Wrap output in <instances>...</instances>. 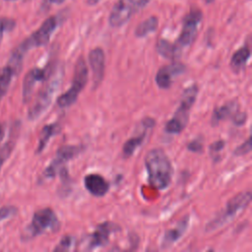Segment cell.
Masks as SVG:
<instances>
[{
    "label": "cell",
    "instance_id": "cell-26",
    "mask_svg": "<svg viewBox=\"0 0 252 252\" xmlns=\"http://www.w3.org/2000/svg\"><path fill=\"white\" fill-rule=\"evenodd\" d=\"M74 239L70 235H65L64 237L61 238L57 246L54 248V251H67L70 250L71 247L73 246Z\"/></svg>",
    "mask_w": 252,
    "mask_h": 252
},
{
    "label": "cell",
    "instance_id": "cell-27",
    "mask_svg": "<svg viewBox=\"0 0 252 252\" xmlns=\"http://www.w3.org/2000/svg\"><path fill=\"white\" fill-rule=\"evenodd\" d=\"M17 212H18V209L14 206H4L0 208V221L16 215Z\"/></svg>",
    "mask_w": 252,
    "mask_h": 252
},
{
    "label": "cell",
    "instance_id": "cell-11",
    "mask_svg": "<svg viewBox=\"0 0 252 252\" xmlns=\"http://www.w3.org/2000/svg\"><path fill=\"white\" fill-rule=\"evenodd\" d=\"M118 230H120V227L112 221H104L98 224L94 231L89 235L87 244L88 249L93 250L107 245L110 234Z\"/></svg>",
    "mask_w": 252,
    "mask_h": 252
},
{
    "label": "cell",
    "instance_id": "cell-1",
    "mask_svg": "<svg viewBox=\"0 0 252 252\" xmlns=\"http://www.w3.org/2000/svg\"><path fill=\"white\" fill-rule=\"evenodd\" d=\"M145 166L149 183L158 189H166L172 179L173 168L166 154L161 149H153L145 157Z\"/></svg>",
    "mask_w": 252,
    "mask_h": 252
},
{
    "label": "cell",
    "instance_id": "cell-31",
    "mask_svg": "<svg viewBox=\"0 0 252 252\" xmlns=\"http://www.w3.org/2000/svg\"><path fill=\"white\" fill-rule=\"evenodd\" d=\"M187 149L193 153H201L203 151V145L198 140H194L187 145Z\"/></svg>",
    "mask_w": 252,
    "mask_h": 252
},
{
    "label": "cell",
    "instance_id": "cell-33",
    "mask_svg": "<svg viewBox=\"0 0 252 252\" xmlns=\"http://www.w3.org/2000/svg\"><path fill=\"white\" fill-rule=\"evenodd\" d=\"M100 0H87V2L90 4V5H95L97 2H99Z\"/></svg>",
    "mask_w": 252,
    "mask_h": 252
},
{
    "label": "cell",
    "instance_id": "cell-16",
    "mask_svg": "<svg viewBox=\"0 0 252 252\" xmlns=\"http://www.w3.org/2000/svg\"><path fill=\"white\" fill-rule=\"evenodd\" d=\"M84 185L86 189L95 197H103L109 190V183L97 173H91L85 176Z\"/></svg>",
    "mask_w": 252,
    "mask_h": 252
},
{
    "label": "cell",
    "instance_id": "cell-18",
    "mask_svg": "<svg viewBox=\"0 0 252 252\" xmlns=\"http://www.w3.org/2000/svg\"><path fill=\"white\" fill-rule=\"evenodd\" d=\"M237 110H238L237 101H230L222 106L216 108L212 114V119H211L212 125L217 126L220 121L225 120L229 116H233Z\"/></svg>",
    "mask_w": 252,
    "mask_h": 252
},
{
    "label": "cell",
    "instance_id": "cell-3",
    "mask_svg": "<svg viewBox=\"0 0 252 252\" xmlns=\"http://www.w3.org/2000/svg\"><path fill=\"white\" fill-rule=\"evenodd\" d=\"M59 225V220L52 209H40L33 214L31 223L25 228L22 234V239L28 241L40 234L54 232L58 230Z\"/></svg>",
    "mask_w": 252,
    "mask_h": 252
},
{
    "label": "cell",
    "instance_id": "cell-10",
    "mask_svg": "<svg viewBox=\"0 0 252 252\" xmlns=\"http://www.w3.org/2000/svg\"><path fill=\"white\" fill-rule=\"evenodd\" d=\"M56 25H57V21L55 17L47 18L42 23L40 28L37 31H35L30 37L24 40L18 47L24 53H26L31 48L45 45L49 41V38L56 28Z\"/></svg>",
    "mask_w": 252,
    "mask_h": 252
},
{
    "label": "cell",
    "instance_id": "cell-21",
    "mask_svg": "<svg viewBox=\"0 0 252 252\" xmlns=\"http://www.w3.org/2000/svg\"><path fill=\"white\" fill-rule=\"evenodd\" d=\"M157 51L162 57H164L166 59H170V60H173L180 56V53L178 52L175 44H173L163 38L159 39L157 42Z\"/></svg>",
    "mask_w": 252,
    "mask_h": 252
},
{
    "label": "cell",
    "instance_id": "cell-32",
    "mask_svg": "<svg viewBox=\"0 0 252 252\" xmlns=\"http://www.w3.org/2000/svg\"><path fill=\"white\" fill-rule=\"evenodd\" d=\"M5 132H6V124L5 123H1L0 124V143L2 142L4 136H5Z\"/></svg>",
    "mask_w": 252,
    "mask_h": 252
},
{
    "label": "cell",
    "instance_id": "cell-28",
    "mask_svg": "<svg viewBox=\"0 0 252 252\" xmlns=\"http://www.w3.org/2000/svg\"><path fill=\"white\" fill-rule=\"evenodd\" d=\"M251 151V139L248 138L243 144H241L239 147H237L234 150L235 156H243L248 154Z\"/></svg>",
    "mask_w": 252,
    "mask_h": 252
},
{
    "label": "cell",
    "instance_id": "cell-14",
    "mask_svg": "<svg viewBox=\"0 0 252 252\" xmlns=\"http://www.w3.org/2000/svg\"><path fill=\"white\" fill-rule=\"evenodd\" d=\"M155 123H156V121L151 117H146L145 119H143V121L141 122L142 129L138 133L139 135L131 137L123 145L122 154H123L124 158H130L137 151V149L143 144L144 139L147 134V131L149 129L153 128L155 126Z\"/></svg>",
    "mask_w": 252,
    "mask_h": 252
},
{
    "label": "cell",
    "instance_id": "cell-5",
    "mask_svg": "<svg viewBox=\"0 0 252 252\" xmlns=\"http://www.w3.org/2000/svg\"><path fill=\"white\" fill-rule=\"evenodd\" d=\"M89 77V71L86 65V62L83 57H80L77 60L74 77L72 80V85L63 94L57 98V104L61 108H66L75 103L78 98V95L85 88Z\"/></svg>",
    "mask_w": 252,
    "mask_h": 252
},
{
    "label": "cell",
    "instance_id": "cell-34",
    "mask_svg": "<svg viewBox=\"0 0 252 252\" xmlns=\"http://www.w3.org/2000/svg\"><path fill=\"white\" fill-rule=\"evenodd\" d=\"M50 2H52V3H57V4H59V3H61V2H63L64 0H49Z\"/></svg>",
    "mask_w": 252,
    "mask_h": 252
},
{
    "label": "cell",
    "instance_id": "cell-13",
    "mask_svg": "<svg viewBox=\"0 0 252 252\" xmlns=\"http://www.w3.org/2000/svg\"><path fill=\"white\" fill-rule=\"evenodd\" d=\"M89 62L93 72V87L95 89L100 85L104 76L105 57L103 50L99 47L92 49L89 53Z\"/></svg>",
    "mask_w": 252,
    "mask_h": 252
},
{
    "label": "cell",
    "instance_id": "cell-6",
    "mask_svg": "<svg viewBox=\"0 0 252 252\" xmlns=\"http://www.w3.org/2000/svg\"><path fill=\"white\" fill-rule=\"evenodd\" d=\"M150 0H118L109 15V25L118 28L130 20L140 9L146 6Z\"/></svg>",
    "mask_w": 252,
    "mask_h": 252
},
{
    "label": "cell",
    "instance_id": "cell-36",
    "mask_svg": "<svg viewBox=\"0 0 252 252\" xmlns=\"http://www.w3.org/2000/svg\"><path fill=\"white\" fill-rule=\"evenodd\" d=\"M9 1H12V0H9Z\"/></svg>",
    "mask_w": 252,
    "mask_h": 252
},
{
    "label": "cell",
    "instance_id": "cell-29",
    "mask_svg": "<svg viewBox=\"0 0 252 252\" xmlns=\"http://www.w3.org/2000/svg\"><path fill=\"white\" fill-rule=\"evenodd\" d=\"M15 23L12 20H7V19H0V42L3 37V33L6 30H11L13 29Z\"/></svg>",
    "mask_w": 252,
    "mask_h": 252
},
{
    "label": "cell",
    "instance_id": "cell-23",
    "mask_svg": "<svg viewBox=\"0 0 252 252\" xmlns=\"http://www.w3.org/2000/svg\"><path fill=\"white\" fill-rule=\"evenodd\" d=\"M158 25L157 17H150L144 22L140 23L135 30V34L138 37H144L151 32H154Z\"/></svg>",
    "mask_w": 252,
    "mask_h": 252
},
{
    "label": "cell",
    "instance_id": "cell-24",
    "mask_svg": "<svg viewBox=\"0 0 252 252\" xmlns=\"http://www.w3.org/2000/svg\"><path fill=\"white\" fill-rule=\"evenodd\" d=\"M14 75H15V72L9 65L5 66L0 71V101L3 98V96L6 94Z\"/></svg>",
    "mask_w": 252,
    "mask_h": 252
},
{
    "label": "cell",
    "instance_id": "cell-22",
    "mask_svg": "<svg viewBox=\"0 0 252 252\" xmlns=\"http://www.w3.org/2000/svg\"><path fill=\"white\" fill-rule=\"evenodd\" d=\"M18 129H19V126L16 128V131H13V133L11 131V136L8 139V141L3 146L0 147V170L2 168L3 163L8 159V158L10 157V155L12 154L15 148L16 138L18 136Z\"/></svg>",
    "mask_w": 252,
    "mask_h": 252
},
{
    "label": "cell",
    "instance_id": "cell-35",
    "mask_svg": "<svg viewBox=\"0 0 252 252\" xmlns=\"http://www.w3.org/2000/svg\"><path fill=\"white\" fill-rule=\"evenodd\" d=\"M206 3H211V2H213L214 0H204Z\"/></svg>",
    "mask_w": 252,
    "mask_h": 252
},
{
    "label": "cell",
    "instance_id": "cell-9",
    "mask_svg": "<svg viewBox=\"0 0 252 252\" xmlns=\"http://www.w3.org/2000/svg\"><path fill=\"white\" fill-rule=\"evenodd\" d=\"M83 151V147L75 146V145H65L58 149L54 158L48 164V166L42 172V176L44 178H53L58 172H60L64 165L77 157Z\"/></svg>",
    "mask_w": 252,
    "mask_h": 252
},
{
    "label": "cell",
    "instance_id": "cell-2",
    "mask_svg": "<svg viewBox=\"0 0 252 252\" xmlns=\"http://www.w3.org/2000/svg\"><path fill=\"white\" fill-rule=\"evenodd\" d=\"M198 95V86L192 85L188 87L182 94L179 106L174 112L172 118L165 124V131L169 134H179L186 127L190 110Z\"/></svg>",
    "mask_w": 252,
    "mask_h": 252
},
{
    "label": "cell",
    "instance_id": "cell-20",
    "mask_svg": "<svg viewBox=\"0 0 252 252\" xmlns=\"http://www.w3.org/2000/svg\"><path fill=\"white\" fill-rule=\"evenodd\" d=\"M250 49L247 46H242L233 53L230 60V67L233 70V72L239 73L245 68L250 58Z\"/></svg>",
    "mask_w": 252,
    "mask_h": 252
},
{
    "label": "cell",
    "instance_id": "cell-8",
    "mask_svg": "<svg viewBox=\"0 0 252 252\" xmlns=\"http://www.w3.org/2000/svg\"><path fill=\"white\" fill-rule=\"evenodd\" d=\"M202 13L199 10L191 11L184 19L183 22V28L180 32V35L178 36L176 42L174 43L178 52L182 53V49L189 46L195 39L199 25L202 21Z\"/></svg>",
    "mask_w": 252,
    "mask_h": 252
},
{
    "label": "cell",
    "instance_id": "cell-19",
    "mask_svg": "<svg viewBox=\"0 0 252 252\" xmlns=\"http://www.w3.org/2000/svg\"><path fill=\"white\" fill-rule=\"evenodd\" d=\"M61 130V127L58 123H51V124H47L45 125L42 130L40 131V135H39V139H38V144L36 147V154H40L44 148L46 147V145L48 144L49 140L56 136Z\"/></svg>",
    "mask_w": 252,
    "mask_h": 252
},
{
    "label": "cell",
    "instance_id": "cell-4",
    "mask_svg": "<svg viewBox=\"0 0 252 252\" xmlns=\"http://www.w3.org/2000/svg\"><path fill=\"white\" fill-rule=\"evenodd\" d=\"M251 201V192L244 191L236 194L231 199H229L225 205V208L207 225V231H213L219 227L224 225L225 223L231 221L238 214H240Z\"/></svg>",
    "mask_w": 252,
    "mask_h": 252
},
{
    "label": "cell",
    "instance_id": "cell-15",
    "mask_svg": "<svg viewBox=\"0 0 252 252\" xmlns=\"http://www.w3.org/2000/svg\"><path fill=\"white\" fill-rule=\"evenodd\" d=\"M185 71V66L181 63H172L158 69L156 75V83L160 89H168L172 84V78Z\"/></svg>",
    "mask_w": 252,
    "mask_h": 252
},
{
    "label": "cell",
    "instance_id": "cell-12",
    "mask_svg": "<svg viewBox=\"0 0 252 252\" xmlns=\"http://www.w3.org/2000/svg\"><path fill=\"white\" fill-rule=\"evenodd\" d=\"M49 74H50V68L47 66L44 68H33L26 74L23 82L24 102L30 101L35 85L39 82L46 80L49 77Z\"/></svg>",
    "mask_w": 252,
    "mask_h": 252
},
{
    "label": "cell",
    "instance_id": "cell-17",
    "mask_svg": "<svg viewBox=\"0 0 252 252\" xmlns=\"http://www.w3.org/2000/svg\"><path fill=\"white\" fill-rule=\"evenodd\" d=\"M189 224V217H184L173 228L166 230L161 239V247L167 248L177 242L185 233Z\"/></svg>",
    "mask_w": 252,
    "mask_h": 252
},
{
    "label": "cell",
    "instance_id": "cell-7",
    "mask_svg": "<svg viewBox=\"0 0 252 252\" xmlns=\"http://www.w3.org/2000/svg\"><path fill=\"white\" fill-rule=\"evenodd\" d=\"M62 74L61 72L57 73L49 82L48 84L40 91L37 97L35 98V101L31 106L29 110V118L31 120L37 119L49 106V104L52 101V98L54 96V94L57 92L60 83H61Z\"/></svg>",
    "mask_w": 252,
    "mask_h": 252
},
{
    "label": "cell",
    "instance_id": "cell-30",
    "mask_svg": "<svg viewBox=\"0 0 252 252\" xmlns=\"http://www.w3.org/2000/svg\"><path fill=\"white\" fill-rule=\"evenodd\" d=\"M247 119V114L245 112H241L239 110H237L234 115L232 116V121L236 126H241L245 123Z\"/></svg>",
    "mask_w": 252,
    "mask_h": 252
},
{
    "label": "cell",
    "instance_id": "cell-25",
    "mask_svg": "<svg viewBox=\"0 0 252 252\" xmlns=\"http://www.w3.org/2000/svg\"><path fill=\"white\" fill-rule=\"evenodd\" d=\"M224 141L222 140H219L213 144L210 145V154H211V157L212 158L217 161L219 158H220V156H219V153L222 151V149L224 148Z\"/></svg>",
    "mask_w": 252,
    "mask_h": 252
}]
</instances>
